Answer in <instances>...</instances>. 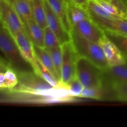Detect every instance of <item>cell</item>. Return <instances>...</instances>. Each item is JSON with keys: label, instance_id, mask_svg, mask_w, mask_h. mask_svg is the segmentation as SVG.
I'll return each mask as SVG.
<instances>
[{"label": "cell", "instance_id": "obj_4", "mask_svg": "<svg viewBox=\"0 0 127 127\" xmlns=\"http://www.w3.org/2000/svg\"><path fill=\"white\" fill-rule=\"evenodd\" d=\"M62 64L61 83L66 86L76 77V62L78 58L71 40L62 45Z\"/></svg>", "mask_w": 127, "mask_h": 127}, {"label": "cell", "instance_id": "obj_5", "mask_svg": "<svg viewBox=\"0 0 127 127\" xmlns=\"http://www.w3.org/2000/svg\"><path fill=\"white\" fill-rule=\"evenodd\" d=\"M1 23L12 35L24 31V26L12 5L6 0H0Z\"/></svg>", "mask_w": 127, "mask_h": 127}, {"label": "cell", "instance_id": "obj_28", "mask_svg": "<svg viewBox=\"0 0 127 127\" xmlns=\"http://www.w3.org/2000/svg\"><path fill=\"white\" fill-rule=\"evenodd\" d=\"M89 1L90 0H66V2L78 5V6H80L86 9L88 7V5Z\"/></svg>", "mask_w": 127, "mask_h": 127}, {"label": "cell", "instance_id": "obj_16", "mask_svg": "<svg viewBox=\"0 0 127 127\" xmlns=\"http://www.w3.org/2000/svg\"><path fill=\"white\" fill-rule=\"evenodd\" d=\"M12 7L19 17L22 24L33 18L31 1L17 0L12 4Z\"/></svg>", "mask_w": 127, "mask_h": 127}, {"label": "cell", "instance_id": "obj_7", "mask_svg": "<svg viewBox=\"0 0 127 127\" xmlns=\"http://www.w3.org/2000/svg\"><path fill=\"white\" fill-rule=\"evenodd\" d=\"M98 43L101 47L109 66L121 65L127 63V58L105 33H104Z\"/></svg>", "mask_w": 127, "mask_h": 127}, {"label": "cell", "instance_id": "obj_1", "mask_svg": "<svg viewBox=\"0 0 127 127\" xmlns=\"http://www.w3.org/2000/svg\"><path fill=\"white\" fill-rule=\"evenodd\" d=\"M0 48L9 66L16 74L35 73L32 64L21 54L13 36L2 25L0 29Z\"/></svg>", "mask_w": 127, "mask_h": 127}, {"label": "cell", "instance_id": "obj_15", "mask_svg": "<svg viewBox=\"0 0 127 127\" xmlns=\"http://www.w3.org/2000/svg\"><path fill=\"white\" fill-rule=\"evenodd\" d=\"M33 49H34V53L36 58L40 62L42 65L44 66L49 71L50 73L58 81L61 83V79L55 68L49 53L44 48H41L34 45H33Z\"/></svg>", "mask_w": 127, "mask_h": 127}, {"label": "cell", "instance_id": "obj_9", "mask_svg": "<svg viewBox=\"0 0 127 127\" xmlns=\"http://www.w3.org/2000/svg\"><path fill=\"white\" fill-rule=\"evenodd\" d=\"M86 39L98 43L104 35V32L95 24L91 17L76 24L71 27V30Z\"/></svg>", "mask_w": 127, "mask_h": 127}, {"label": "cell", "instance_id": "obj_25", "mask_svg": "<svg viewBox=\"0 0 127 127\" xmlns=\"http://www.w3.org/2000/svg\"><path fill=\"white\" fill-rule=\"evenodd\" d=\"M44 48H52L61 46L57 36L48 27L43 29Z\"/></svg>", "mask_w": 127, "mask_h": 127}, {"label": "cell", "instance_id": "obj_14", "mask_svg": "<svg viewBox=\"0 0 127 127\" xmlns=\"http://www.w3.org/2000/svg\"><path fill=\"white\" fill-rule=\"evenodd\" d=\"M66 2L68 19L71 27L84 20L90 18V15L88 9L74 4Z\"/></svg>", "mask_w": 127, "mask_h": 127}, {"label": "cell", "instance_id": "obj_21", "mask_svg": "<svg viewBox=\"0 0 127 127\" xmlns=\"http://www.w3.org/2000/svg\"><path fill=\"white\" fill-rule=\"evenodd\" d=\"M104 33L119 48L122 54L127 58V36L105 31Z\"/></svg>", "mask_w": 127, "mask_h": 127}, {"label": "cell", "instance_id": "obj_10", "mask_svg": "<svg viewBox=\"0 0 127 127\" xmlns=\"http://www.w3.org/2000/svg\"><path fill=\"white\" fill-rule=\"evenodd\" d=\"M103 84L109 86L114 83H127V62L125 64L109 66L102 72Z\"/></svg>", "mask_w": 127, "mask_h": 127}, {"label": "cell", "instance_id": "obj_26", "mask_svg": "<svg viewBox=\"0 0 127 127\" xmlns=\"http://www.w3.org/2000/svg\"><path fill=\"white\" fill-rule=\"evenodd\" d=\"M69 95L72 97H79L84 86L76 76L65 86Z\"/></svg>", "mask_w": 127, "mask_h": 127}, {"label": "cell", "instance_id": "obj_20", "mask_svg": "<svg viewBox=\"0 0 127 127\" xmlns=\"http://www.w3.org/2000/svg\"><path fill=\"white\" fill-rule=\"evenodd\" d=\"M49 53L55 68L61 79L62 64V45L52 48H45Z\"/></svg>", "mask_w": 127, "mask_h": 127}, {"label": "cell", "instance_id": "obj_23", "mask_svg": "<svg viewBox=\"0 0 127 127\" xmlns=\"http://www.w3.org/2000/svg\"><path fill=\"white\" fill-rule=\"evenodd\" d=\"M87 9H88L89 12L95 15V16H98V17L105 19H119V17L113 16L106 12L101 6H99L94 0L89 1Z\"/></svg>", "mask_w": 127, "mask_h": 127}, {"label": "cell", "instance_id": "obj_13", "mask_svg": "<svg viewBox=\"0 0 127 127\" xmlns=\"http://www.w3.org/2000/svg\"><path fill=\"white\" fill-rule=\"evenodd\" d=\"M47 1L53 12L61 20L66 30L70 32L71 27L68 19L67 2L66 0H47Z\"/></svg>", "mask_w": 127, "mask_h": 127}, {"label": "cell", "instance_id": "obj_31", "mask_svg": "<svg viewBox=\"0 0 127 127\" xmlns=\"http://www.w3.org/2000/svg\"><path fill=\"white\" fill-rule=\"evenodd\" d=\"M28 1H31V0H28Z\"/></svg>", "mask_w": 127, "mask_h": 127}, {"label": "cell", "instance_id": "obj_18", "mask_svg": "<svg viewBox=\"0 0 127 127\" xmlns=\"http://www.w3.org/2000/svg\"><path fill=\"white\" fill-rule=\"evenodd\" d=\"M33 18L44 29L47 27L43 0H31Z\"/></svg>", "mask_w": 127, "mask_h": 127}, {"label": "cell", "instance_id": "obj_8", "mask_svg": "<svg viewBox=\"0 0 127 127\" xmlns=\"http://www.w3.org/2000/svg\"><path fill=\"white\" fill-rule=\"evenodd\" d=\"M92 21L104 32H114L127 36V19H105L89 12Z\"/></svg>", "mask_w": 127, "mask_h": 127}, {"label": "cell", "instance_id": "obj_12", "mask_svg": "<svg viewBox=\"0 0 127 127\" xmlns=\"http://www.w3.org/2000/svg\"><path fill=\"white\" fill-rule=\"evenodd\" d=\"M24 31L33 45L44 48L43 29L33 19L29 20L23 24Z\"/></svg>", "mask_w": 127, "mask_h": 127}, {"label": "cell", "instance_id": "obj_6", "mask_svg": "<svg viewBox=\"0 0 127 127\" xmlns=\"http://www.w3.org/2000/svg\"><path fill=\"white\" fill-rule=\"evenodd\" d=\"M43 4L46 14L47 27H49L55 34L61 45L64 43L70 42L71 40L70 32L66 30L61 20L53 12L47 0H43Z\"/></svg>", "mask_w": 127, "mask_h": 127}, {"label": "cell", "instance_id": "obj_19", "mask_svg": "<svg viewBox=\"0 0 127 127\" xmlns=\"http://www.w3.org/2000/svg\"><path fill=\"white\" fill-rule=\"evenodd\" d=\"M34 71L35 74H37L38 76L42 78L43 80L52 85L55 88H58L60 86L63 85L60 82L58 81L52 74L50 73L49 71L41 64L40 62L37 59V63L34 67Z\"/></svg>", "mask_w": 127, "mask_h": 127}, {"label": "cell", "instance_id": "obj_30", "mask_svg": "<svg viewBox=\"0 0 127 127\" xmlns=\"http://www.w3.org/2000/svg\"><path fill=\"white\" fill-rule=\"evenodd\" d=\"M120 1H122V2H124L125 5H127V0H120Z\"/></svg>", "mask_w": 127, "mask_h": 127}, {"label": "cell", "instance_id": "obj_22", "mask_svg": "<svg viewBox=\"0 0 127 127\" xmlns=\"http://www.w3.org/2000/svg\"><path fill=\"white\" fill-rule=\"evenodd\" d=\"M104 92V86L89 87L84 88L78 97L89 98V99L99 100L103 97Z\"/></svg>", "mask_w": 127, "mask_h": 127}, {"label": "cell", "instance_id": "obj_17", "mask_svg": "<svg viewBox=\"0 0 127 127\" xmlns=\"http://www.w3.org/2000/svg\"><path fill=\"white\" fill-rule=\"evenodd\" d=\"M18 83L17 74L9 67L6 68L4 72L0 73V88L1 89L12 90L17 86Z\"/></svg>", "mask_w": 127, "mask_h": 127}, {"label": "cell", "instance_id": "obj_2", "mask_svg": "<svg viewBox=\"0 0 127 127\" xmlns=\"http://www.w3.org/2000/svg\"><path fill=\"white\" fill-rule=\"evenodd\" d=\"M70 34L71 42L78 55L89 60L102 70L109 66L99 43L84 38L73 31H71Z\"/></svg>", "mask_w": 127, "mask_h": 127}, {"label": "cell", "instance_id": "obj_29", "mask_svg": "<svg viewBox=\"0 0 127 127\" xmlns=\"http://www.w3.org/2000/svg\"><path fill=\"white\" fill-rule=\"evenodd\" d=\"M6 1H7V2H9L11 5H12V4L14 3L16 1H17V0H6Z\"/></svg>", "mask_w": 127, "mask_h": 127}, {"label": "cell", "instance_id": "obj_27", "mask_svg": "<svg viewBox=\"0 0 127 127\" xmlns=\"http://www.w3.org/2000/svg\"><path fill=\"white\" fill-rule=\"evenodd\" d=\"M94 1H95L108 13L116 16L119 18H123L121 12H120L119 9L110 0H94Z\"/></svg>", "mask_w": 127, "mask_h": 127}, {"label": "cell", "instance_id": "obj_11", "mask_svg": "<svg viewBox=\"0 0 127 127\" xmlns=\"http://www.w3.org/2000/svg\"><path fill=\"white\" fill-rule=\"evenodd\" d=\"M12 36L24 58L28 61L34 68L37 63V58L35 55L33 43L30 40L24 31Z\"/></svg>", "mask_w": 127, "mask_h": 127}, {"label": "cell", "instance_id": "obj_3", "mask_svg": "<svg viewBox=\"0 0 127 127\" xmlns=\"http://www.w3.org/2000/svg\"><path fill=\"white\" fill-rule=\"evenodd\" d=\"M102 72L103 70L89 60L78 56L76 76L80 81L84 88L102 86Z\"/></svg>", "mask_w": 127, "mask_h": 127}, {"label": "cell", "instance_id": "obj_24", "mask_svg": "<svg viewBox=\"0 0 127 127\" xmlns=\"http://www.w3.org/2000/svg\"><path fill=\"white\" fill-rule=\"evenodd\" d=\"M117 100L127 102V83H114L109 86Z\"/></svg>", "mask_w": 127, "mask_h": 127}]
</instances>
